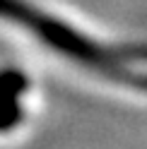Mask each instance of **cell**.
Here are the masks:
<instances>
[{"label":"cell","mask_w":147,"mask_h":149,"mask_svg":"<svg viewBox=\"0 0 147 149\" xmlns=\"http://www.w3.org/2000/svg\"><path fill=\"white\" fill-rule=\"evenodd\" d=\"M0 19L32 31V36H36L41 43L80 65L116 74L118 79L125 82L145 84L140 74L130 70V63L147 60V48H140V46L137 48H108V46L89 39L85 31H77L68 22L48 12H41L27 0H0Z\"/></svg>","instance_id":"1"},{"label":"cell","mask_w":147,"mask_h":149,"mask_svg":"<svg viewBox=\"0 0 147 149\" xmlns=\"http://www.w3.org/2000/svg\"><path fill=\"white\" fill-rule=\"evenodd\" d=\"M24 91V77L17 70H7L0 74V130H10L20 123V96Z\"/></svg>","instance_id":"2"}]
</instances>
